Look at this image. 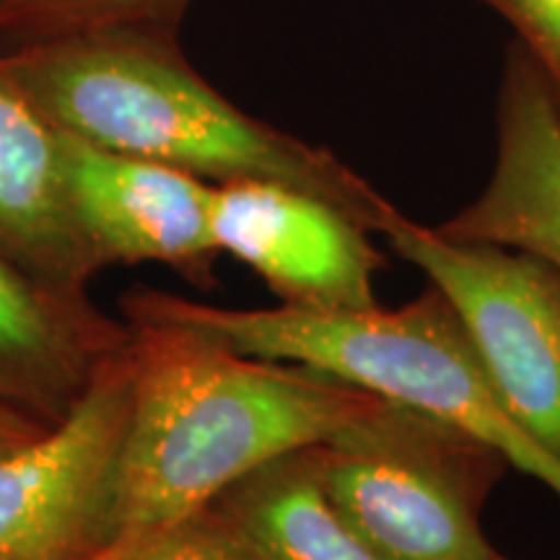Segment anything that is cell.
I'll return each mask as SVG.
<instances>
[{
	"instance_id": "obj_1",
	"label": "cell",
	"mask_w": 560,
	"mask_h": 560,
	"mask_svg": "<svg viewBox=\"0 0 560 560\" xmlns=\"http://www.w3.org/2000/svg\"><path fill=\"white\" fill-rule=\"evenodd\" d=\"M151 330L94 560H136L234 482L325 444L384 400L299 363L249 359L172 327Z\"/></svg>"
},
{
	"instance_id": "obj_2",
	"label": "cell",
	"mask_w": 560,
	"mask_h": 560,
	"mask_svg": "<svg viewBox=\"0 0 560 560\" xmlns=\"http://www.w3.org/2000/svg\"><path fill=\"white\" fill-rule=\"evenodd\" d=\"M0 60L55 128L215 185L270 179L319 195L369 231L389 200L330 151L265 125L192 70L174 37L86 30L3 50Z\"/></svg>"
},
{
	"instance_id": "obj_3",
	"label": "cell",
	"mask_w": 560,
	"mask_h": 560,
	"mask_svg": "<svg viewBox=\"0 0 560 560\" xmlns=\"http://www.w3.org/2000/svg\"><path fill=\"white\" fill-rule=\"evenodd\" d=\"M138 314L149 327L192 332L249 359L299 363L384 400L450 420L560 499V459L516 423L457 314L436 289L392 312L382 306L327 312L291 304L240 312L143 296Z\"/></svg>"
},
{
	"instance_id": "obj_4",
	"label": "cell",
	"mask_w": 560,
	"mask_h": 560,
	"mask_svg": "<svg viewBox=\"0 0 560 560\" xmlns=\"http://www.w3.org/2000/svg\"><path fill=\"white\" fill-rule=\"evenodd\" d=\"M322 488L380 560H499L480 511L501 452L410 405L382 400L312 446Z\"/></svg>"
},
{
	"instance_id": "obj_5",
	"label": "cell",
	"mask_w": 560,
	"mask_h": 560,
	"mask_svg": "<svg viewBox=\"0 0 560 560\" xmlns=\"http://www.w3.org/2000/svg\"><path fill=\"white\" fill-rule=\"evenodd\" d=\"M376 231L429 276L511 416L560 459V280L535 257L450 240L392 202Z\"/></svg>"
},
{
	"instance_id": "obj_6",
	"label": "cell",
	"mask_w": 560,
	"mask_h": 560,
	"mask_svg": "<svg viewBox=\"0 0 560 560\" xmlns=\"http://www.w3.org/2000/svg\"><path fill=\"white\" fill-rule=\"evenodd\" d=\"M132 376L96 380L60 425L0 454V560H66L100 537Z\"/></svg>"
},
{
	"instance_id": "obj_7",
	"label": "cell",
	"mask_w": 560,
	"mask_h": 560,
	"mask_svg": "<svg viewBox=\"0 0 560 560\" xmlns=\"http://www.w3.org/2000/svg\"><path fill=\"white\" fill-rule=\"evenodd\" d=\"M210 226L219 252L249 265L283 304L327 312L376 310L380 252L369 229L301 187L270 179L213 185Z\"/></svg>"
},
{
	"instance_id": "obj_8",
	"label": "cell",
	"mask_w": 560,
	"mask_h": 560,
	"mask_svg": "<svg viewBox=\"0 0 560 560\" xmlns=\"http://www.w3.org/2000/svg\"><path fill=\"white\" fill-rule=\"evenodd\" d=\"M62 149L75 221L96 257L200 270L213 260L219 252L210 226L213 185L68 132Z\"/></svg>"
},
{
	"instance_id": "obj_9",
	"label": "cell",
	"mask_w": 560,
	"mask_h": 560,
	"mask_svg": "<svg viewBox=\"0 0 560 560\" xmlns=\"http://www.w3.org/2000/svg\"><path fill=\"white\" fill-rule=\"evenodd\" d=\"M495 125L490 179L436 229L457 242L522 252L560 280V102L520 45L503 66Z\"/></svg>"
},
{
	"instance_id": "obj_10",
	"label": "cell",
	"mask_w": 560,
	"mask_h": 560,
	"mask_svg": "<svg viewBox=\"0 0 560 560\" xmlns=\"http://www.w3.org/2000/svg\"><path fill=\"white\" fill-rule=\"evenodd\" d=\"M0 249L52 276L94 260L75 221L62 132L0 60Z\"/></svg>"
},
{
	"instance_id": "obj_11",
	"label": "cell",
	"mask_w": 560,
	"mask_h": 560,
	"mask_svg": "<svg viewBox=\"0 0 560 560\" xmlns=\"http://www.w3.org/2000/svg\"><path fill=\"white\" fill-rule=\"evenodd\" d=\"M210 509L244 560H380L332 506L312 450L268 462Z\"/></svg>"
},
{
	"instance_id": "obj_12",
	"label": "cell",
	"mask_w": 560,
	"mask_h": 560,
	"mask_svg": "<svg viewBox=\"0 0 560 560\" xmlns=\"http://www.w3.org/2000/svg\"><path fill=\"white\" fill-rule=\"evenodd\" d=\"M68 338L58 312L0 255V392L52 387L70 369Z\"/></svg>"
},
{
	"instance_id": "obj_13",
	"label": "cell",
	"mask_w": 560,
	"mask_h": 560,
	"mask_svg": "<svg viewBox=\"0 0 560 560\" xmlns=\"http://www.w3.org/2000/svg\"><path fill=\"white\" fill-rule=\"evenodd\" d=\"M190 0H0V47L34 45L86 30H128L177 34Z\"/></svg>"
},
{
	"instance_id": "obj_14",
	"label": "cell",
	"mask_w": 560,
	"mask_h": 560,
	"mask_svg": "<svg viewBox=\"0 0 560 560\" xmlns=\"http://www.w3.org/2000/svg\"><path fill=\"white\" fill-rule=\"evenodd\" d=\"M511 24L560 102V0H480Z\"/></svg>"
},
{
	"instance_id": "obj_15",
	"label": "cell",
	"mask_w": 560,
	"mask_h": 560,
	"mask_svg": "<svg viewBox=\"0 0 560 560\" xmlns=\"http://www.w3.org/2000/svg\"><path fill=\"white\" fill-rule=\"evenodd\" d=\"M136 560H244L236 545L219 527L215 520H206V514L185 524L164 540L151 545Z\"/></svg>"
},
{
	"instance_id": "obj_16",
	"label": "cell",
	"mask_w": 560,
	"mask_h": 560,
	"mask_svg": "<svg viewBox=\"0 0 560 560\" xmlns=\"http://www.w3.org/2000/svg\"><path fill=\"white\" fill-rule=\"evenodd\" d=\"M42 431H34L32 425L21 423V418L13 416L9 410H0V454L19 450L26 441L37 439Z\"/></svg>"
},
{
	"instance_id": "obj_17",
	"label": "cell",
	"mask_w": 560,
	"mask_h": 560,
	"mask_svg": "<svg viewBox=\"0 0 560 560\" xmlns=\"http://www.w3.org/2000/svg\"><path fill=\"white\" fill-rule=\"evenodd\" d=\"M499 560H506V558H499Z\"/></svg>"
}]
</instances>
